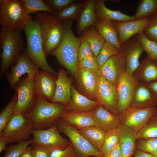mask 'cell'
<instances>
[{
  "instance_id": "6da1fadb",
  "label": "cell",
  "mask_w": 157,
  "mask_h": 157,
  "mask_svg": "<svg viewBox=\"0 0 157 157\" xmlns=\"http://www.w3.org/2000/svg\"><path fill=\"white\" fill-rule=\"evenodd\" d=\"M33 14L32 19L39 26L44 51L47 55L50 54L57 48L63 39L65 33L64 21L47 12H38Z\"/></svg>"
},
{
  "instance_id": "7a4b0ae2",
  "label": "cell",
  "mask_w": 157,
  "mask_h": 157,
  "mask_svg": "<svg viewBox=\"0 0 157 157\" xmlns=\"http://www.w3.org/2000/svg\"><path fill=\"white\" fill-rule=\"evenodd\" d=\"M64 23L63 39L50 54L55 56L59 63L75 77L78 71V50L81 40L80 37H76L73 32L72 20H65Z\"/></svg>"
},
{
  "instance_id": "3957f363",
  "label": "cell",
  "mask_w": 157,
  "mask_h": 157,
  "mask_svg": "<svg viewBox=\"0 0 157 157\" xmlns=\"http://www.w3.org/2000/svg\"><path fill=\"white\" fill-rule=\"evenodd\" d=\"M68 112L66 107L57 103L50 102L37 94L32 110L24 114L31 122L34 130H43L54 125L57 119Z\"/></svg>"
},
{
  "instance_id": "277c9868",
  "label": "cell",
  "mask_w": 157,
  "mask_h": 157,
  "mask_svg": "<svg viewBox=\"0 0 157 157\" xmlns=\"http://www.w3.org/2000/svg\"><path fill=\"white\" fill-rule=\"evenodd\" d=\"M21 31L1 27L0 31V46L1 51V77L10 66L16 63L24 49V42Z\"/></svg>"
},
{
  "instance_id": "5b68a950",
  "label": "cell",
  "mask_w": 157,
  "mask_h": 157,
  "mask_svg": "<svg viewBox=\"0 0 157 157\" xmlns=\"http://www.w3.org/2000/svg\"><path fill=\"white\" fill-rule=\"evenodd\" d=\"M23 30L27 42L25 53L39 68L51 75H56V72L47 63V55L44 50L40 28L38 23L32 19Z\"/></svg>"
},
{
  "instance_id": "8992f818",
  "label": "cell",
  "mask_w": 157,
  "mask_h": 157,
  "mask_svg": "<svg viewBox=\"0 0 157 157\" xmlns=\"http://www.w3.org/2000/svg\"><path fill=\"white\" fill-rule=\"evenodd\" d=\"M32 19L26 12L21 0H0L1 26L21 31Z\"/></svg>"
},
{
  "instance_id": "52a82bcc",
  "label": "cell",
  "mask_w": 157,
  "mask_h": 157,
  "mask_svg": "<svg viewBox=\"0 0 157 157\" xmlns=\"http://www.w3.org/2000/svg\"><path fill=\"white\" fill-rule=\"evenodd\" d=\"M59 131L65 134L69 138L79 157L94 156L102 157L99 151L92 145L80 132L78 129L62 119L56 122Z\"/></svg>"
},
{
  "instance_id": "ba28073f",
  "label": "cell",
  "mask_w": 157,
  "mask_h": 157,
  "mask_svg": "<svg viewBox=\"0 0 157 157\" xmlns=\"http://www.w3.org/2000/svg\"><path fill=\"white\" fill-rule=\"evenodd\" d=\"M33 130L31 122L24 114L14 113L0 136L7 138L9 143H19L28 139Z\"/></svg>"
},
{
  "instance_id": "9c48e42d",
  "label": "cell",
  "mask_w": 157,
  "mask_h": 157,
  "mask_svg": "<svg viewBox=\"0 0 157 157\" xmlns=\"http://www.w3.org/2000/svg\"><path fill=\"white\" fill-rule=\"evenodd\" d=\"M17 100L14 113L25 114L33 108L37 96L34 76H28L19 81L16 86Z\"/></svg>"
},
{
  "instance_id": "30bf717a",
  "label": "cell",
  "mask_w": 157,
  "mask_h": 157,
  "mask_svg": "<svg viewBox=\"0 0 157 157\" xmlns=\"http://www.w3.org/2000/svg\"><path fill=\"white\" fill-rule=\"evenodd\" d=\"M59 132L56 123L47 129L33 130L32 138L33 143L42 145L51 152L56 150L65 149L71 142L63 137Z\"/></svg>"
},
{
  "instance_id": "8fae6325",
  "label": "cell",
  "mask_w": 157,
  "mask_h": 157,
  "mask_svg": "<svg viewBox=\"0 0 157 157\" xmlns=\"http://www.w3.org/2000/svg\"><path fill=\"white\" fill-rule=\"evenodd\" d=\"M157 113V108H136L129 107L119 116L120 125L129 127L136 133Z\"/></svg>"
},
{
  "instance_id": "7c38bea8",
  "label": "cell",
  "mask_w": 157,
  "mask_h": 157,
  "mask_svg": "<svg viewBox=\"0 0 157 157\" xmlns=\"http://www.w3.org/2000/svg\"><path fill=\"white\" fill-rule=\"evenodd\" d=\"M96 99L107 110L118 114V96L116 86L103 77H99Z\"/></svg>"
},
{
  "instance_id": "4fadbf2b",
  "label": "cell",
  "mask_w": 157,
  "mask_h": 157,
  "mask_svg": "<svg viewBox=\"0 0 157 157\" xmlns=\"http://www.w3.org/2000/svg\"><path fill=\"white\" fill-rule=\"evenodd\" d=\"M138 83L132 75L126 72L119 77L116 85L118 115L129 107Z\"/></svg>"
},
{
  "instance_id": "5bb4252c",
  "label": "cell",
  "mask_w": 157,
  "mask_h": 157,
  "mask_svg": "<svg viewBox=\"0 0 157 157\" xmlns=\"http://www.w3.org/2000/svg\"><path fill=\"white\" fill-rule=\"evenodd\" d=\"M144 51L135 35L121 45V51L125 60L126 72L133 76L140 65V58Z\"/></svg>"
},
{
  "instance_id": "9a60e30c",
  "label": "cell",
  "mask_w": 157,
  "mask_h": 157,
  "mask_svg": "<svg viewBox=\"0 0 157 157\" xmlns=\"http://www.w3.org/2000/svg\"><path fill=\"white\" fill-rule=\"evenodd\" d=\"M125 72V60L121 52L108 59L99 67L97 73L99 77L105 78L116 86L119 77Z\"/></svg>"
},
{
  "instance_id": "2e32d148",
  "label": "cell",
  "mask_w": 157,
  "mask_h": 157,
  "mask_svg": "<svg viewBox=\"0 0 157 157\" xmlns=\"http://www.w3.org/2000/svg\"><path fill=\"white\" fill-rule=\"evenodd\" d=\"M39 68L25 53H22L15 65L11 66L10 72H7L6 76L9 83L14 88L19 81L20 78L23 75L35 76L39 72Z\"/></svg>"
},
{
  "instance_id": "e0dca14e",
  "label": "cell",
  "mask_w": 157,
  "mask_h": 157,
  "mask_svg": "<svg viewBox=\"0 0 157 157\" xmlns=\"http://www.w3.org/2000/svg\"><path fill=\"white\" fill-rule=\"evenodd\" d=\"M148 20V17H147L128 22L112 21L114 26L118 31L120 45L133 36L142 32Z\"/></svg>"
},
{
  "instance_id": "ac0fdd59",
  "label": "cell",
  "mask_w": 157,
  "mask_h": 157,
  "mask_svg": "<svg viewBox=\"0 0 157 157\" xmlns=\"http://www.w3.org/2000/svg\"><path fill=\"white\" fill-rule=\"evenodd\" d=\"M55 83V93L51 102L60 103L67 107L71 98V82L66 72L62 68L58 69Z\"/></svg>"
},
{
  "instance_id": "d6986e66",
  "label": "cell",
  "mask_w": 157,
  "mask_h": 157,
  "mask_svg": "<svg viewBox=\"0 0 157 157\" xmlns=\"http://www.w3.org/2000/svg\"><path fill=\"white\" fill-rule=\"evenodd\" d=\"M157 106V97L145 83L139 82L129 107L146 108Z\"/></svg>"
},
{
  "instance_id": "ffe728a7",
  "label": "cell",
  "mask_w": 157,
  "mask_h": 157,
  "mask_svg": "<svg viewBox=\"0 0 157 157\" xmlns=\"http://www.w3.org/2000/svg\"><path fill=\"white\" fill-rule=\"evenodd\" d=\"M82 8L81 13L76 20L77 34L81 35L88 28L94 26L97 17L95 11V0L81 1Z\"/></svg>"
},
{
  "instance_id": "44dd1931",
  "label": "cell",
  "mask_w": 157,
  "mask_h": 157,
  "mask_svg": "<svg viewBox=\"0 0 157 157\" xmlns=\"http://www.w3.org/2000/svg\"><path fill=\"white\" fill-rule=\"evenodd\" d=\"M75 78L79 86L92 98L96 99L99 76L97 72L86 70H78Z\"/></svg>"
},
{
  "instance_id": "7402d4cb",
  "label": "cell",
  "mask_w": 157,
  "mask_h": 157,
  "mask_svg": "<svg viewBox=\"0 0 157 157\" xmlns=\"http://www.w3.org/2000/svg\"><path fill=\"white\" fill-rule=\"evenodd\" d=\"M51 75L42 71L39 72L34 76L37 95L49 101H51L56 87V80Z\"/></svg>"
},
{
  "instance_id": "603a6c76",
  "label": "cell",
  "mask_w": 157,
  "mask_h": 157,
  "mask_svg": "<svg viewBox=\"0 0 157 157\" xmlns=\"http://www.w3.org/2000/svg\"><path fill=\"white\" fill-rule=\"evenodd\" d=\"M92 113L94 126L106 132L116 129L120 125L119 116L111 113L100 104Z\"/></svg>"
},
{
  "instance_id": "cb8c5ba5",
  "label": "cell",
  "mask_w": 157,
  "mask_h": 157,
  "mask_svg": "<svg viewBox=\"0 0 157 157\" xmlns=\"http://www.w3.org/2000/svg\"><path fill=\"white\" fill-rule=\"evenodd\" d=\"M99 104L97 101L90 99L80 94L73 86L70 101L66 107L68 112H88L93 111Z\"/></svg>"
},
{
  "instance_id": "d4e9b609",
  "label": "cell",
  "mask_w": 157,
  "mask_h": 157,
  "mask_svg": "<svg viewBox=\"0 0 157 157\" xmlns=\"http://www.w3.org/2000/svg\"><path fill=\"white\" fill-rule=\"evenodd\" d=\"M117 129L120 140L119 147L122 157H131L136 147V133L127 126L120 125Z\"/></svg>"
},
{
  "instance_id": "484cf974",
  "label": "cell",
  "mask_w": 157,
  "mask_h": 157,
  "mask_svg": "<svg viewBox=\"0 0 157 157\" xmlns=\"http://www.w3.org/2000/svg\"><path fill=\"white\" fill-rule=\"evenodd\" d=\"M133 76L138 82L147 83L157 81V62L146 56Z\"/></svg>"
},
{
  "instance_id": "4316f807",
  "label": "cell",
  "mask_w": 157,
  "mask_h": 157,
  "mask_svg": "<svg viewBox=\"0 0 157 157\" xmlns=\"http://www.w3.org/2000/svg\"><path fill=\"white\" fill-rule=\"evenodd\" d=\"M106 1L95 0V8L97 19L121 22L135 20L134 16L128 15L119 10H113L109 9L105 5Z\"/></svg>"
},
{
  "instance_id": "83f0119b",
  "label": "cell",
  "mask_w": 157,
  "mask_h": 157,
  "mask_svg": "<svg viewBox=\"0 0 157 157\" xmlns=\"http://www.w3.org/2000/svg\"><path fill=\"white\" fill-rule=\"evenodd\" d=\"M95 27L105 41L121 51L118 32L112 21L97 19Z\"/></svg>"
},
{
  "instance_id": "f1b7e54d",
  "label": "cell",
  "mask_w": 157,
  "mask_h": 157,
  "mask_svg": "<svg viewBox=\"0 0 157 157\" xmlns=\"http://www.w3.org/2000/svg\"><path fill=\"white\" fill-rule=\"evenodd\" d=\"M78 129L94 126L92 111L82 113L67 112L61 117Z\"/></svg>"
},
{
  "instance_id": "f546056e",
  "label": "cell",
  "mask_w": 157,
  "mask_h": 157,
  "mask_svg": "<svg viewBox=\"0 0 157 157\" xmlns=\"http://www.w3.org/2000/svg\"><path fill=\"white\" fill-rule=\"evenodd\" d=\"M78 130L92 145L99 151L104 142L106 131L95 126Z\"/></svg>"
},
{
  "instance_id": "4dcf8cb0",
  "label": "cell",
  "mask_w": 157,
  "mask_h": 157,
  "mask_svg": "<svg viewBox=\"0 0 157 157\" xmlns=\"http://www.w3.org/2000/svg\"><path fill=\"white\" fill-rule=\"evenodd\" d=\"M81 39L86 40L90 44L96 57L105 41L94 26L87 29L81 35Z\"/></svg>"
},
{
  "instance_id": "1f68e13d",
  "label": "cell",
  "mask_w": 157,
  "mask_h": 157,
  "mask_svg": "<svg viewBox=\"0 0 157 157\" xmlns=\"http://www.w3.org/2000/svg\"><path fill=\"white\" fill-rule=\"evenodd\" d=\"M120 140L117 129L106 131L103 145L99 151L102 157L106 156L114 149L119 144Z\"/></svg>"
},
{
  "instance_id": "d6a6232c",
  "label": "cell",
  "mask_w": 157,
  "mask_h": 157,
  "mask_svg": "<svg viewBox=\"0 0 157 157\" xmlns=\"http://www.w3.org/2000/svg\"><path fill=\"white\" fill-rule=\"evenodd\" d=\"M82 8V2L76 1L62 11L53 15L56 18L62 20H77L81 13Z\"/></svg>"
},
{
  "instance_id": "836d02e7",
  "label": "cell",
  "mask_w": 157,
  "mask_h": 157,
  "mask_svg": "<svg viewBox=\"0 0 157 157\" xmlns=\"http://www.w3.org/2000/svg\"><path fill=\"white\" fill-rule=\"evenodd\" d=\"M157 9V0H140L139 1L136 12L134 16L135 20L148 17Z\"/></svg>"
},
{
  "instance_id": "e575fe53",
  "label": "cell",
  "mask_w": 157,
  "mask_h": 157,
  "mask_svg": "<svg viewBox=\"0 0 157 157\" xmlns=\"http://www.w3.org/2000/svg\"><path fill=\"white\" fill-rule=\"evenodd\" d=\"M137 140L157 138V117L152 116L136 133Z\"/></svg>"
},
{
  "instance_id": "d590c367",
  "label": "cell",
  "mask_w": 157,
  "mask_h": 157,
  "mask_svg": "<svg viewBox=\"0 0 157 157\" xmlns=\"http://www.w3.org/2000/svg\"><path fill=\"white\" fill-rule=\"evenodd\" d=\"M26 13L30 15L40 12H45L52 14L54 12L42 0H21Z\"/></svg>"
},
{
  "instance_id": "8d00e7d4",
  "label": "cell",
  "mask_w": 157,
  "mask_h": 157,
  "mask_svg": "<svg viewBox=\"0 0 157 157\" xmlns=\"http://www.w3.org/2000/svg\"><path fill=\"white\" fill-rule=\"evenodd\" d=\"M17 97V94L16 92L9 103L0 113V134L11 119L14 113Z\"/></svg>"
},
{
  "instance_id": "74e56055",
  "label": "cell",
  "mask_w": 157,
  "mask_h": 157,
  "mask_svg": "<svg viewBox=\"0 0 157 157\" xmlns=\"http://www.w3.org/2000/svg\"><path fill=\"white\" fill-rule=\"evenodd\" d=\"M135 36L147 53V56L157 61V42L148 38L142 32Z\"/></svg>"
},
{
  "instance_id": "f35d334b",
  "label": "cell",
  "mask_w": 157,
  "mask_h": 157,
  "mask_svg": "<svg viewBox=\"0 0 157 157\" xmlns=\"http://www.w3.org/2000/svg\"><path fill=\"white\" fill-rule=\"evenodd\" d=\"M121 51L114 45L105 41L96 57L99 66L111 57L119 54Z\"/></svg>"
},
{
  "instance_id": "ab89813d",
  "label": "cell",
  "mask_w": 157,
  "mask_h": 157,
  "mask_svg": "<svg viewBox=\"0 0 157 157\" xmlns=\"http://www.w3.org/2000/svg\"><path fill=\"white\" fill-rule=\"evenodd\" d=\"M142 32L148 38L157 42V9L148 17L147 24Z\"/></svg>"
},
{
  "instance_id": "60d3db41",
  "label": "cell",
  "mask_w": 157,
  "mask_h": 157,
  "mask_svg": "<svg viewBox=\"0 0 157 157\" xmlns=\"http://www.w3.org/2000/svg\"><path fill=\"white\" fill-rule=\"evenodd\" d=\"M136 149L157 157V138L138 140Z\"/></svg>"
},
{
  "instance_id": "b9f144b4",
  "label": "cell",
  "mask_w": 157,
  "mask_h": 157,
  "mask_svg": "<svg viewBox=\"0 0 157 157\" xmlns=\"http://www.w3.org/2000/svg\"><path fill=\"white\" fill-rule=\"evenodd\" d=\"M33 143V140L32 138L22 141L17 144L11 145L5 150L6 153L3 157H19L23 151Z\"/></svg>"
},
{
  "instance_id": "7bdbcfd3",
  "label": "cell",
  "mask_w": 157,
  "mask_h": 157,
  "mask_svg": "<svg viewBox=\"0 0 157 157\" xmlns=\"http://www.w3.org/2000/svg\"><path fill=\"white\" fill-rule=\"evenodd\" d=\"M99 67L96 57L93 54L78 62L77 70L84 69L97 72Z\"/></svg>"
},
{
  "instance_id": "ee69618b",
  "label": "cell",
  "mask_w": 157,
  "mask_h": 157,
  "mask_svg": "<svg viewBox=\"0 0 157 157\" xmlns=\"http://www.w3.org/2000/svg\"><path fill=\"white\" fill-rule=\"evenodd\" d=\"M75 0H46L44 1L55 13L60 12Z\"/></svg>"
},
{
  "instance_id": "f6af8a7d",
  "label": "cell",
  "mask_w": 157,
  "mask_h": 157,
  "mask_svg": "<svg viewBox=\"0 0 157 157\" xmlns=\"http://www.w3.org/2000/svg\"><path fill=\"white\" fill-rule=\"evenodd\" d=\"M80 39L81 42L78 53V62L94 54L92 49L89 43L85 40Z\"/></svg>"
},
{
  "instance_id": "bcb514c9",
  "label": "cell",
  "mask_w": 157,
  "mask_h": 157,
  "mask_svg": "<svg viewBox=\"0 0 157 157\" xmlns=\"http://www.w3.org/2000/svg\"><path fill=\"white\" fill-rule=\"evenodd\" d=\"M32 144L30 148L33 157H50L51 152L48 148L42 145Z\"/></svg>"
},
{
  "instance_id": "7dc6e473",
  "label": "cell",
  "mask_w": 157,
  "mask_h": 157,
  "mask_svg": "<svg viewBox=\"0 0 157 157\" xmlns=\"http://www.w3.org/2000/svg\"><path fill=\"white\" fill-rule=\"evenodd\" d=\"M76 154L74 147L71 143L65 149L56 150L52 151L50 157H73Z\"/></svg>"
},
{
  "instance_id": "c3c4849f",
  "label": "cell",
  "mask_w": 157,
  "mask_h": 157,
  "mask_svg": "<svg viewBox=\"0 0 157 157\" xmlns=\"http://www.w3.org/2000/svg\"><path fill=\"white\" fill-rule=\"evenodd\" d=\"M103 157H122L119 144L108 155Z\"/></svg>"
},
{
  "instance_id": "681fc988",
  "label": "cell",
  "mask_w": 157,
  "mask_h": 157,
  "mask_svg": "<svg viewBox=\"0 0 157 157\" xmlns=\"http://www.w3.org/2000/svg\"><path fill=\"white\" fill-rule=\"evenodd\" d=\"M144 83L157 97V81Z\"/></svg>"
},
{
  "instance_id": "f907efd6",
  "label": "cell",
  "mask_w": 157,
  "mask_h": 157,
  "mask_svg": "<svg viewBox=\"0 0 157 157\" xmlns=\"http://www.w3.org/2000/svg\"><path fill=\"white\" fill-rule=\"evenodd\" d=\"M134 157H155L150 153L138 150L135 153Z\"/></svg>"
},
{
  "instance_id": "816d5d0a",
  "label": "cell",
  "mask_w": 157,
  "mask_h": 157,
  "mask_svg": "<svg viewBox=\"0 0 157 157\" xmlns=\"http://www.w3.org/2000/svg\"><path fill=\"white\" fill-rule=\"evenodd\" d=\"M9 143L8 139L6 137L0 136V152L6 149V144Z\"/></svg>"
},
{
  "instance_id": "f5cc1de1",
  "label": "cell",
  "mask_w": 157,
  "mask_h": 157,
  "mask_svg": "<svg viewBox=\"0 0 157 157\" xmlns=\"http://www.w3.org/2000/svg\"><path fill=\"white\" fill-rule=\"evenodd\" d=\"M19 157H33L31 153L30 147H27L22 153Z\"/></svg>"
},
{
  "instance_id": "db71d44e",
  "label": "cell",
  "mask_w": 157,
  "mask_h": 157,
  "mask_svg": "<svg viewBox=\"0 0 157 157\" xmlns=\"http://www.w3.org/2000/svg\"><path fill=\"white\" fill-rule=\"evenodd\" d=\"M73 157H79L78 156H77L76 154L75 155L73 156Z\"/></svg>"
},
{
  "instance_id": "11a10c76",
  "label": "cell",
  "mask_w": 157,
  "mask_h": 157,
  "mask_svg": "<svg viewBox=\"0 0 157 157\" xmlns=\"http://www.w3.org/2000/svg\"><path fill=\"white\" fill-rule=\"evenodd\" d=\"M155 115L157 117V113L155 114Z\"/></svg>"
},
{
  "instance_id": "9f6ffc18",
  "label": "cell",
  "mask_w": 157,
  "mask_h": 157,
  "mask_svg": "<svg viewBox=\"0 0 157 157\" xmlns=\"http://www.w3.org/2000/svg\"><path fill=\"white\" fill-rule=\"evenodd\" d=\"M157 62V61H156Z\"/></svg>"
}]
</instances>
